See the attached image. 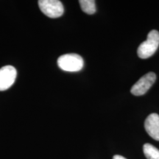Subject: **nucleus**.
<instances>
[{
  "instance_id": "obj_8",
  "label": "nucleus",
  "mask_w": 159,
  "mask_h": 159,
  "mask_svg": "<svg viewBox=\"0 0 159 159\" xmlns=\"http://www.w3.org/2000/svg\"><path fill=\"white\" fill-rule=\"evenodd\" d=\"M79 3L82 11L87 14H94L96 12V5L94 0H80Z\"/></svg>"
},
{
  "instance_id": "obj_2",
  "label": "nucleus",
  "mask_w": 159,
  "mask_h": 159,
  "mask_svg": "<svg viewBox=\"0 0 159 159\" xmlns=\"http://www.w3.org/2000/svg\"><path fill=\"white\" fill-rule=\"evenodd\" d=\"M59 68L65 71L76 72L83 69L84 62L80 55L77 54H66L61 55L57 59Z\"/></svg>"
},
{
  "instance_id": "obj_7",
  "label": "nucleus",
  "mask_w": 159,
  "mask_h": 159,
  "mask_svg": "<svg viewBox=\"0 0 159 159\" xmlns=\"http://www.w3.org/2000/svg\"><path fill=\"white\" fill-rule=\"evenodd\" d=\"M145 157L148 159H159V150L150 144H145L143 147Z\"/></svg>"
},
{
  "instance_id": "obj_1",
  "label": "nucleus",
  "mask_w": 159,
  "mask_h": 159,
  "mask_svg": "<svg viewBox=\"0 0 159 159\" xmlns=\"http://www.w3.org/2000/svg\"><path fill=\"white\" fill-rule=\"evenodd\" d=\"M159 46V33L156 30H151L148 35V39L139 45L137 54L140 58L146 59L156 52Z\"/></svg>"
},
{
  "instance_id": "obj_4",
  "label": "nucleus",
  "mask_w": 159,
  "mask_h": 159,
  "mask_svg": "<svg viewBox=\"0 0 159 159\" xmlns=\"http://www.w3.org/2000/svg\"><path fill=\"white\" fill-rule=\"evenodd\" d=\"M156 80V75L153 72H149L141 77L130 89L131 93L135 96H142L153 85Z\"/></svg>"
},
{
  "instance_id": "obj_3",
  "label": "nucleus",
  "mask_w": 159,
  "mask_h": 159,
  "mask_svg": "<svg viewBox=\"0 0 159 159\" xmlns=\"http://www.w3.org/2000/svg\"><path fill=\"white\" fill-rule=\"evenodd\" d=\"M39 6L43 14L53 19L61 16L64 12L63 4L58 0H40Z\"/></svg>"
},
{
  "instance_id": "obj_9",
  "label": "nucleus",
  "mask_w": 159,
  "mask_h": 159,
  "mask_svg": "<svg viewBox=\"0 0 159 159\" xmlns=\"http://www.w3.org/2000/svg\"><path fill=\"white\" fill-rule=\"evenodd\" d=\"M113 159H127V158H125V157H123L122 156H119V155H116V156L113 157Z\"/></svg>"
},
{
  "instance_id": "obj_5",
  "label": "nucleus",
  "mask_w": 159,
  "mask_h": 159,
  "mask_svg": "<svg viewBox=\"0 0 159 159\" xmlns=\"http://www.w3.org/2000/svg\"><path fill=\"white\" fill-rule=\"evenodd\" d=\"M17 71L13 66H5L0 69V91L7 90L14 83Z\"/></svg>"
},
{
  "instance_id": "obj_6",
  "label": "nucleus",
  "mask_w": 159,
  "mask_h": 159,
  "mask_svg": "<svg viewBox=\"0 0 159 159\" xmlns=\"http://www.w3.org/2000/svg\"><path fill=\"white\" fill-rule=\"evenodd\" d=\"M144 128L147 133L155 140L159 141V115L151 114L148 116L144 122Z\"/></svg>"
}]
</instances>
